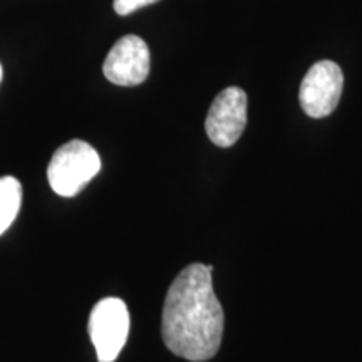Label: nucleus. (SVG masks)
<instances>
[{
    "mask_svg": "<svg viewBox=\"0 0 362 362\" xmlns=\"http://www.w3.org/2000/svg\"><path fill=\"white\" fill-rule=\"evenodd\" d=\"M156 2H160V0H115L112 7H115L116 13H119V16H129V13Z\"/></svg>",
    "mask_w": 362,
    "mask_h": 362,
    "instance_id": "8",
    "label": "nucleus"
},
{
    "mask_svg": "<svg viewBox=\"0 0 362 362\" xmlns=\"http://www.w3.org/2000/svg\"><path fill=\"white\" fill-rule=\"evenodd\" d=\"M344 88L341 67L332 61H319L310 67L298 90L300 106L307 116L325 117L337 107Z\"/></svg>",
    "mask_w": 362,
    "mask_h": 362,
    "instance_id": "4",
    "label": "nucleus"
},
{
    "mask_svg": "<svg viewBox=\"0 0 362 362\" xmlns=\"http://www.w3.org/2000/svg\"><path fill=\"white\" fill-rule=\"evenodd\" d=\"M0 79H2V66H0Z\"/></svg>",
    "mask_w": 362,
    "mask_h": 362,
    "instance_id": "9",
    "label": "nucleus"
},
{
    "mask_svg": "<svg viewBox=\"0 0 362 362\" xmlns=\"http://www.w3.org/2000/svg\"><path fill=\"white\" fill-rule=\"evenodd\" d=\"M89 336L99 362H115L129 334V312L121 298H101L89 315Z\"/></svg>",
    "mask_w": 362,
    "mask_h": 362,
    "instance_id": "3",
    "label": "nucleus"
},
{
    "mask_svg": "<svg viewBox=\"0 0 362 362\" xmlns=\"http://www.w3.org/2000/svg\"><path fill=\"white\" fill-rule=\"evenodd\" d=\"M101 170L98 151L83 139L57 148L47 166V180L59 197H76Z\"/></svg>",
    "mask_w": 362,
    "mask_h": 362,
    "instance_id": "2",
    "label": "nucleus"
},
{
    "mask_svg": "<svg viewBox=\"0 0 362 362\" xmlns=\"http://www.w3.org/2000/svg\"><path fill=\"white\" fill-rule=\"evenodd\" d=\"M211 272L214 265H188L170 285L163 305V341L175 356L192 362L215 357L223 337L225 314Z\"/></svg>",
    "mask_w": 362,
    "mask_h": 362,
    "instance_id": "1",
    "label": "nucleus"
},
{
    "mask_svg": "<svg viewBox=\"0 0 362 362\" xmlns=\"http://www.w3.org/2000/svg\"><path fill=\"white\" fill-rule=\"evenodd\" d=\"M247 124V94L240 88L221 90L208 111L205 129L218 148H230L238 141Z\"/></svg>",
    "mask_w": 362,
    "mask_h": 362,
    "instance_id": "5",
    "label": "nucleus"
},
{
    "mask_svg": "<svg viewBox=\"0 0 362 362\" xmlns=\"http://www.w3.org/2000/svg\"><path fill=\"white\" fill-rule=\"evenodd\" d=\"M22 203V185L13 176L0 178V235L13 223Z\"/></svg>",
    "mask_w": 362,
    "mask_h": 362,
    "instance_id": "7",
    "label": "nucleus"
},
{
    "mask_svg": "<svg viewBox=\"0 0 362 362\" xmlns=\"http://www.w3.org/2000/svg\"><path fill=\"white\" fill-rule=\"evenodd\" d=\"M103 72L116 86H138L149 74V49L138 35H124L112 45L104 61Z\"/></svg>",
    "mask_w": 362,
    "mask_h": 362,
    "instance_id": "6",
    "label": "nucleus"
}]
</instances>
